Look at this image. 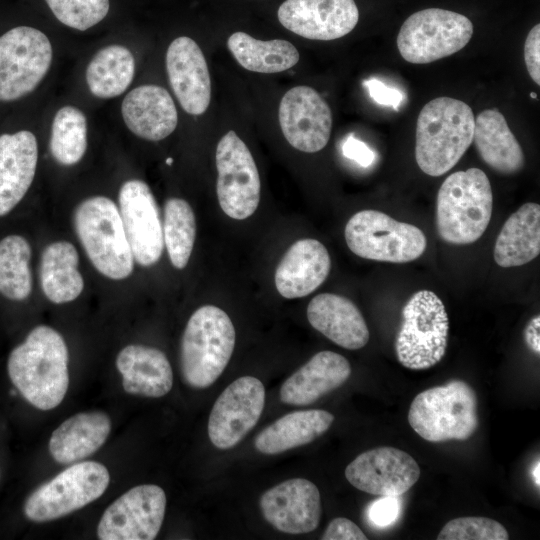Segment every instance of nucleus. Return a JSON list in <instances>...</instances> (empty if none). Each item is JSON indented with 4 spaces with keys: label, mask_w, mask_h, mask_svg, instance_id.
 <instances>
[{
    "label": "nucleus",
    "mask_w": 540,
    "mask_h": 540,
    "mask_svg": "<svg viewBox=\"0 0 540 540\" xmlns=\"http://www.w3.org/2000/svg\"><path fill=\"white\" fill-rule=\"evenodd\" d=\"M69 353L62 335L39 325L15 347L8 358V375L33 407L47 411L63 401L69 386Z\"/></svg>",
    "instance_id": "nucleus-1"
},
{
    "label": "nucleus",
    "mask_w": 540,
    "mask_h": 540,
    "mask_svg": "<svg viewBox=\"0 0 540 540\" xmlns=\"http://www.w3.org/2000/svg\"><path fill=\"white\" fill-rule=\"evenodd\" d=\"M475 118L465 102L438 97L421 109L416 123L415 159L427 175L451 170L473 142Z\"/></svg>",
    "instance_id": "nucleus-2"
},
{
    "label": "nucleus",
    "mask_w": 540,
    "mask_h": 540,
    "mask_svg": "<svg viewBox=\"0 0 540 540\" xmlns=\"http://www.w3.org/2000/svg\"><path fill=\"white\" fill-rule=\"evenodd\" d=\"M492 208L490 181L481 169L450 174L437 195L436 226L440 238L457 245L477 241L488 227Z\"/></svg>",
    "instance_id": "nucleus-3"
},
{
    "label": "nucleus",
    "mask_w": 540,
    "mask_h": 540,
    "mask_svg": "<svg viewBox=\"0 0 540 540\" xmlns=\"http://www.w3.org/2000/svg\"><path fill=\"white\" fill-rule=\"evenodd\" d=\"M236 333L227 313L213 305L198 308L189 318L181 339L180 366L187 385L204 389L228 365Z\"/></svg>",
    "instance_id": "nucleus-4"
},
{
    "label": "nucleus",
    "mask_w": 540,
    "mask_h": 540,
    "mask_svg": "<svg viewBox=\"0 0 540 540\" xmlns=\"http://www.w3.org/2000/svg\"><path fill=\"white\" fill-rule=\"evenodd\" d=\"M408 422L429 442L467 440L479 425L476 393L462 380L424 390L413 399Z\"/></svg>",
    "instance_id": "nucleus-5"
},
{
    "label": "nucleus",
    "mask_w": 540,
    "mask_h": 540,
    "mask_svg": "<svg viewBox=\"0 0 540 540\" xmlns=\"http://www.w3.org/2000/svg\"><path fill=\"white\" fill-rule=\"evenodd\" d=\"M77 236L95 269L103 276L122 280L133 271L134 257L118 206L108 197L94 196L75 210Z\"/></svg>",
    "instance_id": "nucleus-6"
},
{
    "label": "nucleus",
    "mask_w": 540,
    "mask_h": 540,
    "mask_svg": "<svg viewBox=\"0 0 540 540\" xmlns=\"http://www.w3.org/2000/svg\"><path fill=\"white\" fill-rule=\"evenodd\" d=\"M449 319L442 300L432 291L414 293L402 309V323L395 340L400 364L425 370L444 357Z\"/></svg>",
    "instance_id": "nucleus-7"
},
{
    "label": "nucleus",
    "mask_w": 540,
    "mask_h": 540,
    "mask_svg": "<svg viewBox=\"0 0 540 540\" xmlns=\"http://www.w3.org/2000/svg\"><path fill=\"white\" fill-rule=\"evenodd\" d=\"M109 482V471L102 463H73L27 497L24 514L37 523L62 518L101 497Z\"/></svg>",
    "instance_id": "nucleus-8"
},
{
    "label": "nucleus",
    "mask_w": 540,
    "mask_h": 540,
    "mask_svg": "<svg viewBox=\"0 0 540 540\" xmlns=\"http://www.w3.org/2000/svg\"><path fill=\"white\" fill-rule=\"evenodd\" d=\"M344 236L357 256L390 263H407L426 250L427 240L418 227L377 210H362L347 222Z\"/></svg>",
    "instance_id": "nucleus-9"
},
{
    "label": "nucleus",
    "mask_w": 540,
    "mask_h": 540,
    "mask_svg": "<svg viewBox=\"0 0 540 540\" xmlns=\"http://www.w3.org/2000/svg\"><path fill=\"white\" fill-rule=\"evenodd\" d=\"M472 34L473 24L466 16L429 8L405 20L397 36V47L407 62L427 64L460 51Z\"/></svg>",
    "instance_id": "nucleus-10"
},
{
    "label": "nucleus",
    "mask_w": 540,
    "mask_h": 540,
    "mask_svg": "<svg viewBox=\"0 0 540 540\" xmlns=\"http://www.w3.org/2000/svg\"><path fill=\"white\" fill-rule=\"evenodd\" d=\"M52 46L40 30L18 26L0 36V101L32 92L48 72Z\"/></svg>",
    "instance_id": "nucleus-11"
},
{
    "label": "nucleus",
    "mask_w": 540,
    "mask_h": 540,
    "mask_svg": "<svg viewBox=\"0 0 540 540\" xmlns=\"http://www.w3.org/2000/svg\"><path fill=\"white\" fill-rule=\"evenodd\" d=\"M219 205L230 218L244 220L257 209L261 183L254 158L246 144L230 130L216 148Z\"/></svg>",
    "instance_id": "nucleus-12"
},
{
    "label": "nucleus",
    "mask_w": 540,
    "mask_h": 540,
    "mask_svg": "<svg viewBox=\"0 0 540 540\" xmlns=\"http://www.w3.org/2000/svg\"><path fill=\"white\" fill-rule=\"evenodd\" d=\"M166 494L154 484L129 489L113 501L97 526L100 540H152L158 535L166 511Z\"/></svg>",
    "instance_id": "nucleus-13"
},
{
    "label": "nucleus",
    "mask_w": 540,
    "mask_h": 540,
    "mask_svg": "<svg viewBox=\"0 0 540 540\" xmlns=\"http://www.w3.org/2000/svg\"><path fill=\"white\" fill-rule=\"evenodd\" d=\"M265 404L263 383L253 376H242L216 399L208 420V436L218 449L237 445L257 424Z\"/></svg>",
    "instance_id": "nucleus-14"
},
{
    "label": "nucleus",
    "mask_w": 540,
    "mask_h": 540,
    "mask_svg": "<svg viewBox=\"0 0 540 540\" xmlns=\"http://www.w3.org/2000/svg\"><path fill=\"white\" fill-rule=\"evenodd\" d=\"M119 213L134 260L141 266L156 264L163 252V225L149 186L138 179L120 188Z\"/></svg>",
    "instance_id": "nucleus-15"
},
{
    "label": "nucleus",
    "mask_w": 540,
    "mask_h": 540,
    "mask_svg": "<svg viewBox=\"0 0 540 540\" xmlns=\"http://www.w3.org/2000/svg\"><path fill=\"white\" fill-rule=\"evenodd\" d=\"M348 482L358 490L376 496H401L419 479L420 467L414 458L395 447L365 451L345 469Z\"/></svg>",
    "instance_id": "nucleus-16"
},
{
    "label": "nucleus",
    "mask_w": 540,
    "mask_h": 540,
    "mask_svg": "<svg viewBox=\"0 0 540 540\" xmlns=\"http://www.w3.org/2000/svg\"><path fill=\"white\" fill-rule=\"evenodd\" d=\"M278 118L282 133L293 148L315 153L327 145L332 113L315 89L300 85L288 90L280 101Z\"/></svg>",
    "instance_id": "nucleus-17"
},
{
    "label": "nucleus",
    "mask_w": 540,
    "mask_h": 540,
    "mask_svg": "<svg viewBox=\"0 0 540 540\" xmlns=\"http://www.w3.org/2000/svg\"><path fill=\"white\" fill-rule=\"evenodd\" d=\"M277 16L283 27L301 37L329 41L350 33L359 11L354 0H286Z\"/></svg>",
    "instance_id": "nucleus-18"
},
{
    "label": "nucleus",
    "mask_w": 540,
    "mask_h": 540,
    "mask_svg": "<svg viewBox=\"0 0 540 540\" xmlns=\"http://www.w3.org/2000/svg\"><path fill=\"white\" fill-rule=\"evenodd\" d=\"M260 509L266 521L281 532L310 533L318 527L321 518L320 492L307 479H289L261 496Z\"/></svg>",
    "instance_id": "nucleus-19"
},
{
    "label": "nucleus",
    "mask_w": 540,
    "mask_h": 540,
    "mask_svg": "<svg viewBox=\"0 0 540 540\" xmlns=\"http://www.w3.org/2000/svg\"><path fill=\"white\" fill-rule=\"evenodd\" d=\"M166 70L182 108L191 115L203 114L211 100V80L198 44L187 36L173 40L166 53Z\"/></svg>",
    "instance_id": "nucleus-20"
},
{
    "label": "nucleus",
    "mask_w": 540,
    "mask_h": 540,
    "mask_svg": "<svg viewBox=\"0 0 540 540\" xmlns=\"http://www.w3.org/2000/svg\"><path fill=\"white\" fill-rule=\"evenodd\" d=\"M330 268L329 253L321 242L311 238L298 240L277 266L276 289L287 299L305 297L326 280Z\"/></svg>",
    "instance_id": "nucleus-21"
},
{
    "label": "nucleus",
    "mask_w": 540,
    "mask_h": 540,
    "mask_svg": "<svg viewBox=\"0 0 540 540\" xmlns=\"http://www.w3.org/2000/svg\"><path fill=\"white\" fill-rule=\"evenodd\" d=\"M351 375L348 360L333 351H320L293 373L280 388V400L307 406L343 385Z\"/></svg>",
    "instance_id": "nucleus-22"
},
{
    "label": "nucleus",
    "mask_w": 540,
    "mask_h": 540,
    "mask_svg": "<svg viewBox=\"0 0 540 540\" xmlns=\"http://www.w3.org/2000/svg\"><path fill=\"white\" fill-rule=\"evenodd\" d=\"M38 145L27 130L0 136V216L24 197L35 176Z\"/></svg>",
    "instance_id": "nucleus-23"
},
{
    "label": "nucleus",
    "mask_w": 540,
    "mask_h": 540,
    "mask_svg": "<svg viewBox=\"0 0 540 540\" xmlns=\"http://www.w3.org/2000/svg\"><path fill=\"white\" fill-rule=\"evenodd\" d=\"M121 112L128 129L149 141L166 138L178 122L171 95L157 85H143L131 90L122 102Z\"/></svg>",
    "instance_id": "nucleus-24"
},
{
    "label": "nucleus",
    "mask_w": 540,
    "mask_h": 540,
    "mask_svg": "<svg viewBox=\"0 0 540 540\" xmlns=\"http://www.w3.org/2000/svg\"><path fill=\"white\" fill-rule=\"evenodd\" d=\"M311 326L335 344L357 350L369 341V330L357 306L348 298L332 293L318 294L307 307Z\"/></svg>",
    "instance_id": "nucleus-25"
},
{
    "label": "nucleus",
    "mask_w": 540,
    "mask_h": 540,
    "mask_svg": "<svg viewBox=\"0 0 540 540\" xmlns=\"http://www.w3.org/2000/svg\"><path fill=\"white\" fill-rule=\"evenodd\" d=\"M116 367L122 386L131 395L160 398L173 386V372L166 355L159 349L131 344L117 355Z\"/></svg>",
    "instance_id": "nucleus-26"
},
{
    "label": "nucleus",
    "mask_w": 540,
    "mask_h": 540,
    "mask_svg": "<svg viewBox=\"0 0 540 540\" xmlns=\"http://www.w3.org/2000/svg\"><path fill=\"white\" fill-rule=\"evenodd\" d=\"M110 417L102 411L77 413L53 432L48 450L59 464H73L95 453L111 432Z\"/></svg>",
    "instance_id": "nucleus-27"
},
{
    "label": "nucleus",
    "mask_w": 540,
    "mask_h": 540,
    "mask_svg": "<svg viewBox=\"0 0 540 540\" xmlns=\"http://www.w3.org/2000/svg\"><path fill=\"white\" fill-rule=\"evenodd\" d=\"M473 142L481 159L499 173H516L525 164L518 140L497 109H486L477 116Z\"/></svg>",
    "instance_id": "nucleus-28"
},
{
    "label": "nucleus",
    "mask_w": 540,
    "mask_h": 540,
    "mask_svg": "<svg viewBox=\"0 0 540 540\" xmlns=\"http://www.w3.org/2000/svg\"><path fill=\"white\" fill-rule=\"evenodd\" d=\"M334 421L325 410H300L282 416L264 428L255 438V448L274 455L306 445L323 435Z\"/></svg>",
    "instance_id": "nucleus-29"
},
{
    "label": "nucleus",
    "mask_w": 540,
    "mask_h": 540,
    "mask_svg": "<svg viewBox=\"0 0 540 540\" xmlns=\"http://www.w3.org/2000/svg\"><path fill=\"white\" fill-rule=\"evenodd\" d=\"M540 253V206L525 203L504 223L494 246V260L504 268L524 265Z\"/></svg>",
    "instance_id": "nucleus-30"
},
{
    "label": "nucleus",
    "mask_w": 540,
    "mask_h": 540,
    "mask_svg": "<svg viewBox=\"0 0 540 540\" xmlns=\"http://www.w3.org/2000/svg\"><path fill=\"white\" fill-rule=\"evenodd\" d=\"M78 262L77 250L70 242L56 241L44 249L39 273L42 291L49 301L63 304L81 294L84 281Z\"/></svg>",
    "instance_id": "nucleus-31"
},
{
    "label": "nucleus",
    "mask_w": 540,
    "mask_h": 540,
    "mask_svg": "<svg viewBox=\"0 0 540 540\" xmlns=\"http://www.w3.org/2000/svg\"><path fill=\"white\" fill-rule=\"evenodd\" d=\"M227 46L243 68L258 73L271 74L288 70L300 58L298 50L289 41H262L244 32L231 34Z\"/></svg>",
    "instance_id": "nucleus-32"
},
{
    "label": "nucleus",
    "mask_w": 540,
    "mask_h": 540,
    "mask_svg": "<svg viewBox=\"0 0 540 540\" xmlns=\"http://www.w3.org/2000/svg\"><path fill=\"white\" fill-rule=\"evenodd\" d=\"M134 72L132 53L122 45H109L99 50L89 62L86 82L94 96L112 98L128 88Z\"/></svg>",
    "instance_id": "nucleus-33"
},
{
    "label": "nucleus",
    "mask_w": 540,
    "mask_h": 540,
    "mask_svg": "<svg viewBox=\"0 0 540 540\" xmlns=\"http://www.w3.org/2000/svg\"><path fill=\"white\" fill-rule=\"evenodd\" d=\"M31 247L19 235L0 241V293L11 300H24L32 290Z\"/></svg>",
    "instance_id": "nucleus-34"
},
{
    "label": "nucleus",
    "mask_w": 540,
    "mask_h": 540,
    "mask_svg": "<svg viewBox=\"0 0 540 540\" xmlns=\"http://www.w3.org/2000/svg\"><path fill=\"white\" fill-rule=\"evenodd\" d=\"M196 237V219L189 203L170 198L164 207L163 238L172 265L183 269L188 264Z\"/></svg>",
    "instance_id": "nucleus-35"
},
{
    "label": "nucleus",
    "mask_w": 540,
    "mask_h": 540,
    "mask_svg": "<svg viewBox=\"0 0 540 540\" xmlns=\"http://www.w3.org/2000/svg\"><path fill=\"white\" fill-rule=\"evenodd\" d=\"M53 158L70 166L78 163L87 148V121L76 107L64 106L54 116L49 143Z\"/></svg>",
    "instance_id": "nucleus-36"
},
{
    "label": "nucleus",
    "mask_w": 540,
    "mask_h": 540,
    "mask_svg": "<svg viewBox=\"0 0 540 540\" xmlns=\"http://www.w3.org/2000/svg\"><path fill=\"white\" fill-rule=\"evenodd\" d=\"M64 25L80 31L99 23L109 11V0H45Z\"/></svg>",
    "instance_id": "nucleus-37"
},
{
    "label": "nucleus",
    "mask_w": 540,
    "mask_h": 540,
    "mask_svg": "<svg viewBox=\"0 0 540 540\" xmlns=\"http://www.w3.org/2000/svg\"><path fill=\"white\" fill-rule=\"evenodd\" d=\"M438 540H507L509 534L498 521L486 517H459L448 521Z\"/></svg>",
    "instance_id": "nucleus-38"
},
{
    "label": "nucleus",
    "mask_w": 540,
    "mask_h": 540,
    "mask_svg": "<svg viewBox=\"0 0 540 540\" xmlns=\"http://www.w3.org/2000/svg\"><path fill=\"white\" fill-rule=\"evenodd\" d=\"M399 496H381L368 508V518L377 527L392 525L400 515Z\"/></svg>",
    "instance_id": "nucleus-39"
},
{
    "label": "nucleus",
    "mask_w": 540,
    "mask_h": 540,
    "mask_svg": "<svg viewBox=\"0 0 540 540\" xmlns=\"http://www.w3.org/2000/svg\"><path fill=\"white\" fill-rule=\"evenodd\" d=\"M524 60L527 71L536 84H540V25L528 33L524 44Z\"/></svg>",
    "instance_id": "nucleus-40"
},
{
    "label": "nucleus",
    "mask_w": 540,
    "mask_h": 540,
    "mask_svg": "<svg viewBox=\"0 0 540 540\" xmlns=\"http://www.w3.org/2000/svg\"><path fill=\"white\" fill-rule=\"evenodd\" d=\"M322 540H366L364 532L351 520L338 517L333 519L324 531Z\"/></svg>",
    "instance_id": "nucleus-41"
},
{
    "label": "nucleus",
    "mask_w": 540,
    "mask_h": 540,
    "mask_svg": "<svg viewBox=\"0 0 540 540\" xmlns=\"http://www.w3.org/2000/svg\"><path fill=\"white\" fill-rule=\"evenodd\" d=\"M364 85L367 87L370 97L376 103L383 106L393 107L395 110H398V107L403 99V96L399 90L388 87L376 78H371L364 81Z\"/></svg>",
    "instance_id": "nucleus-42"
},
{
    "label": "nucleus",
    "mask_w": 540,
    "mask_h": 540,
    "mask_svg": "<svg viewBox=\"0 0 540 540\" xmlns=\"http://www.w3.org/2000/svg\"><path fill=\"white\" fill-rule=\"evenodd\" d=\"M343 155L362 167H368L375 161L374 151L363 141L350 134L342 145Z\"/></svg>",
    "instance_id": "nucleus-43"
},
{
    "label": "nucleus",
    "mask_w": 540,
    "mask_h": 540,
    "mask_svg": "<svg viewBox=\"0 0 540 540\" xmlns=\"http://www.w3.org/2000/svg\"><path fill=\"white\" fill-rule=\"evenodd\" d=\"M524 339L527 346L537 355L540 353V316L536 315L527 324L524 330Z\"/></svg>",
    "instance_id": "nucleus-44"
},
{
    "label": "nucleus",
    "mask_w": 540,
    "mask_h": 540,
    "mask_svg": "<svg viewBox=\"0 0 540 540\" xmlns=\"http://www.w3.org/2000/svg\"><path fill=\"white\" fill-rule=\"evenodd\" d=\"M539 468H540V465H539V461L537 462V465L535 466L534 468V472H533V476H534V481L535 483L537 484V486L540 485V481H539Z\"/></svg>",
    "instance_id": "nucleus-45"
},
{
    "label": "nucleus",
    "mask_w": 540,
    "mask_h": 540,
    "mask_svg": "<svg viewBox=\"0 0 540 540\" xmlns=\"http://www.w3.org/2000/svg\"><path fill=\"white\" fill-rule=\"evenodd\" d=\"M172 162H173V160H172L171 158H168V159L166 160V163H167L168 165H171Z\"/></svg>",
    "instance_id": "nucleus-46"
},
{
    "label": "nucleus",
    "mask_w": 540,
    "mask_h": 540,
    "mask_svg": "<svg viewBox=\"0 0 540 540\" xmlns=\"http://www.w3.org/2000/svg\"><path fill=\"white\" fill-rule=\"evenodd\" d=\"M530 96H531L532 98H537V94L534 93V92H531V93H530Z\"/></svg>",
    "instance_id": "nucleus-47"
}]
</instances>
